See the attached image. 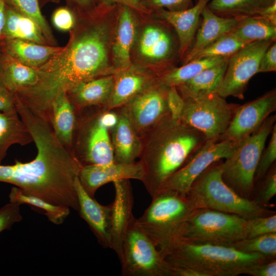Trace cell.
Wrapping results in <instances>:
<instances>
[{
	"mask_svg": "<svg viewBox=\"0 0 276 276\" xmlns=\"http://www.w3.org/2000/svg\"><path fill=\"white\" fill-rule=\"evenodd\" d=\"M274 41L275 39H270L248 43L231 56L217 93L224 98L233 96L243 99L248 82L259 73L263 54Z\"/></svg>",
	"mask_w": 276,
	"mask_h": 276,
	"instance_id": "7c38bea8",
	"label": "cell"
},
{
	"mask_svg": "<svg viewBox=\"0 0 276 276\" xmlns=\"http://www.w3.org/2000/svg\"><path fill=\"white\" fill-rule=\"evenodd\" d=\"M275 109L276 92L274 89L237 107L227 128L219 140L238 143L257 130Z\"/></svg>",
	"mask_w": 276,
	"mask_h": 276,
	"instance_id": "9a60e30c",
	"label": "cell"
},
{
	"mask_svg": "<svg viewBox=\"0 0 276 276\" xmlns=\"http://www.w3.org/2000/svg\"><path fill=\"white\" fill-rule=\"evenodd\" d=\"M201 26L195 36L194 43L184 58L183 64L223 35L231 32L237 26L238 19L222 17L212 12L206 6L201 13Z\"/></svg>",
	"mask_w": 276,
	"mask_h": 276,
	"instance_id": "cb8c5ba5",
	"label": "cell"
},
{
	"mask_svg": "<svg viewBox=\"0 0 276 276\" xmlns=\"http://www.w3.org/2000/svg\"><path fill=\"white\" fill-rule=\"evenodd\" d=\"M145 171L142 163H120L113 162L105 165L82 166L79 175L80 182L86 193L94 197L102 186L121 179L142 181Z\"/></svg>",
	"mask_w": 276,
	"mask_h": 276,
	"instance_id": "2e32d148",
	"label": "cell"
},
{
	"mask_svg": "<svg viewBox=\"0 0 276 276\" xmlns=\"http://www.w3.org/2000/svg\"><path fill=\"white\" fill-rule=\"evenodd\" d=\"M17 111L27 126L37 154L31 161L0 164V182L12 184L25 194L55 205L79 209L75 181L82 165L57 139L49 122L15 100Z\"/></svg>",
	"mask_w": 276,
	"mask_h": 276,
	"instance_id": "7a4b0ae2",
	"label": "cell"
},
{
	"mask_svg": "<svg viewBox=\"0 0 276 276\" xmlns=\"http://www.w3.org/2000/svg\"><path fill=\"white\" fill-rule=\"evenodd\" d=\"M120 108L118 122L110 129L114 159L117 163H133L141 154L143 140L126 113Z\"/></svg>",
	"mask_w": 276,
	"mask_h": 276,
	"instance_id": "7402d4cb",
	"label": "cell"
},
{
	"mask_svg": "<svg viewBox=\"0 0 276 276\" xmlns=\"http://www.w3.org/2000/svg\"><path fill=\"white\" fill-rule=\"evenodd\" d=\"M112 5H98L92 13L76 17L66 45L36 68V83L14 93L16 100L50 123L53 101L75 86L114 74L110 64L111 33L105 16Z\"/></svg>",
	"mask_w": 276,
	"mask_h": 276,
	"instance_id": "6da1fadb",
	"label": "cell"
},
{
	"mask_svg": "<svg viewBox=\"0 0 276 276\" xmlns=\"http://www.w3.org/2000/svg\"><path fill=\"white\" fill-rule=\"evenodd\" d=\"M168 89L157 78L121 107L142 140L157 125L170 117L167 102Z\"/></svg>",
	"mask_w": 276,
	"mask_h": 276,
	"instance_id": "4fadbf2b",
	"label": "cell"
},
{
	"mask_svg": "<svg viewBox=\"0 0 276 276\" xmlns=\"http://www.w3.org/2000/svg\"><path fill=\"white\" fill-rule=\"evenodd\" d=\"M98 113H76L73 152L82 166L105 165L114 162L108 129L100 123Z\"/></svg>",
	"mask_w": 276,
	"mask_h": 276,
	"instance_id": "8fae6325",
	"label": "cell"
},
{
	"mask_svg": "<svg viewBox=\"0 0 276 276\" xmlns=\"http://www.w3.org/2000/svg\"><path fill=\"white\" fill-rule=\"evenodd\" d=\"M115 197L112 204L111 246L119 259L126 234L136 218L132 213L133 196L129 179L113 182Z\"/></svg>",
	"mask_w": 276,
	"mask_h": 276,
	"instance_id": "e0dca14e",
	"label": "cell"
},
{
	"mask_svg": "<svg viewBox=\"0 0 276 276\" xmlns=\"http://www.w3.org/2000/svg\"><path fill=\"white\" fill-rule=\"evenodd\" d=\"M6 39H20L50 45L35 22L5 4V22L0 40Z\"/></svg>",
	"mask_w": 276,
	"mask_h": 276,
	"instance_id": "f1b7e54d",
	"label": "cell"
},
{
	"mask_svg": "<svg viewBox=\"0 0 276 276\" xmlns=\"http://www.w3.org/2000/svg\"><path fill=\"white\" fill-rule=\"evenodd\" d=\"M52 21L54 26L58 30L70 32L75 26L76 17L67 7H60L53 12Z\"/></svg>",
	"mask_w": 276,
	"mask_h": 276,
	"instance_id": "b9f144b4",
	"label": "cell"
},
{
	"mask_svg": "<svg viewBox=\"0 0 276 276\" xmlns=\"http://www.w3.org/2000/svg\"><path fill=\"white\" fill-rule=\"evenodd\" d=\"M66 6L80 17L93 12L97 8V0H65Z\"/></svg>",
	"mask_w": 276,
	"mask_h": 276,
	"instance_id": "bcb514c9",
	"label": "cell"
},
{
	"mask_svg": "<svg viewBox=\"0 0 276 276\" xmlns=\"http://www.w3.org/2000/svg\"><path fill=\"white\" fill-rule=\"evenodd\" d=\"M247 238L276 233L275 214L247 219Z\"/></svg>",
	"mask_w": 276,
	"mask_h": 276,
	"instance_id": "f35d334b",
	"label": "cell"
},
{
	"mask_svg": "<svg viewBox=\"0 0 276 276\" xmlns=\"http://www.w3.org/2000/svg\"><path fill=\"white\" fill-rule=\"evenodd\" d=\"M270 140L266 149L263 150L255 174V180L262 178L276 159V125L274 124Z\"/></svg>",
	"mask_w": 276,
	"mask_h": 276,
	"instance_id": "ab89813d",
	"label": "cell"
},
{
	"mask_svg": "<svg viewBox=\"0 0 276 276\" xmlns=\"http://www.w3.org/2000/svg\"><path fill=\"white\" fill-rule=\"evenodd\" d=\"M170 34L157 25H148L143 30L137 43V52L143 59L152 63L167 61L173 52Z\"/></svg>",
	"mask_w": 276,
	"mask_h": 276,
	"instance_id": "d4e9b609",
	"label": "cell"
},
{
	"mask_svg": "<svg viewBox=\"0 0 276 276\" xmlns=\"http://www.w3.org/2000/svg\"><path fill=\"white\" fill-rule=\"evenodd\" d=\"M228 58L212 57L195 59L183 64L181 66L171 69L158 79L162 84L167 87H177L204 70L216 65Z\"/></svg>",
	"mask_w": 276,
	"mask_h": 276,
	"instance_id": "836d02e7",
	"label": "cell"
},
{
	"mask_svg": "<svg viewBox=\"0 0 276 276\" xmlns=\"http://www.w3.org/2000/svg\"><path fill=\"white\" fill-rule=\"evenodd\" d=\"M98 118L100 123L108 130L113 128L118 121V113H116L111 110H105L99 112Z\"/></svg>",
	"mask_w": 276,
	"mask_h": 276,
	"instance_id": "816d5d0a",
	"label": "cell"
},
{
	"mask_svg": "<svg viewBox=\"0 0 276 276\" xmlns=\"http://www.w3.org/2000/svg\"><path fill=\"white\" fill-rule=\"evenodd\" d=\"M75 188L80 217L86 222L101 246L110 248L112 204H100L84 190L78 177L75 181Z\"/></svg>",
	"mask_w": 276,
	"mask_h": 276,
	"instance_id": "ac0fdd59",
	"label": "cell"
},
{
	"mask_svg": "<svg viewBox=\"0 0 276 276\" xmlns=\"http://www.w3.org/2000/svg\"><path fill=\"white\" fill-rule=\"evenodd\" d=\"M17 111L13 93L4 86L0 88V112L10 113Z\"/></svg>",
	"mask_w": 276,
	"mask_h": 276,
	"instance_id": "f907efd6",
	"label": "cell"
},
{
	"mask_svg": "<svg viewBox=\"0 0 276 276\" xmlns=\"http://www.w3.org/2000/svg\"><path fill=\"white\" fill-rule=\"evenodd\" d=\"M236 146V143L228 140H206L160 190H171L187 195L196 178L213 164L229 157Z\"/></svg>",
	"mask_w": 276,
	"mask_h": 276,
	"instance_id": "5bb4252c",
	"label": "cell"
},
{
	"mask_svg": "<svg viewBox=\"0 0 276 276\" xmlns=\"http://www.w3.org/2000/svg\"><path fill=\"white\" fill-rule=\"evenodd\" d=\"M275 121V115L268 117L257 130L236 143L231 155L222 162L223 179L243 198L250 199L256 170Z\"/></svg>",
	"mask_w": 276,
	"mask_h": 276,
	"instance_id": "52a82bcc",
	"label": "cell"
},
{
	"mask_svg": "<svg viewBox=\"0 0 276 276\" xmlns=\"http://www.w3.org/2000/svg\"><path fill=\"white\" fill-rule=\"evenodd\" d=\"M76 122L74 108L66 93H62L52 103L50 123L57 139L74 155L73 138Z\"/></svg>",
	"mask_w": 276,
	"mask_h": 276,
	"instance_id": "484cf974",
	"label": "cell"
},
{
	"mask_svg": "<svg viewBox=\"0 0 276 276\" xmlns=\"http://www.w3.org/2000/svg\"><path fill=\"white\" fill-rule=\"evenodd\" d=\"M148 8L152 11L160 9L170 11H179L190 8L192 0H145Z\"/></svg>",
	"mask_w": 276,
	"mask_h": 276,
	"instance_id": "f6af8a7d",
	"label": "cell"
},
{
	"mask_svg": "<svg viewBox=\"0 0 276 276\" xmlns=\"http://www.w3.org/2000/svg\"><path fill=\"white\" fill-rule=\"evenodd\" d=\"M162 254L170 266L189 268L199 276L246 274L250 266L273 260L260 254L244 252L232 247L195 244L181 240Z\"/></svg>",
	"mask_w": 276,
	"mask_h": 276,
	"instance_id": "277c9868",
	"label": "cell"
},
{
	"mask_svg": "<svg viewBox=\"0 0 276 276\" xmlns=\"http://www.w3.org/2000/svg\"><path fill=\"white\" fill-rule=\"evenodd\" d=\"M246 274L252 276H275L276 260L255 264L247 269Z\"/></svg>",
	"mask_w": 276,
	"mask_h": 276,
	"instance_id": "681fc988",
	"label": "cell"
},
{
	"mask_svg": "<svg viewBox=\"0 0 276 276\" xmlns=\"http://www.w3.org/2000/svg\"><path fill=\"white\" fill-rule=\"evenodd\" d=\"M167 102L171 119L180 121L184 107V100L176 86L169 87Z\"/></svg>",
	"mask_w": 276,
	"mask_h": 276,
	"instance_id": "ee69618b",
	"label": "cell"
},
{
	"mask_svg": "<svg viewBox=\"0 0 276 276\" xmlns=\"http://www.w3.org/2000/svg\"><path fill=\"white\" fill-rule=\"evenodd\" d=\"M157 78L144 69L133 66L114 74L112 90L106 110L121 108L151 85Z\"/></svg>",
	"mask_w": 276,
	"mask_h": 276,
	"instance_id": "d6986e66",
	"label": "cell"
},
{
	"mask_svg": "<svg viewBox=\"0 0 276 276\" xmlns=\"http://www.w3.org/2000/svg\"><path fill=\"white\" fill-rule=\"evenodd\" d=\"M114 74L81 83L66 91L75 112L90 107L106 106L110 99Z\"/></svg>",
	"mask_w": 276,
	"mask_h": 276,
	"instance_id": "603a6c76",
	"label": "cell"
},
{
	"mask_svg": "<svg viewBox=\"0 0 276 276\" xmlns=\"http://www.w3.org/2000/svg\"><path fill=\"white\" fill-rule=\"evenodd\" d=\"M276 71V43L274 41L267 49L261 59L259 73Z\"/></svg>",
	"mask_w": 276,
	"mask_h": 276,
	"instance_id": "c3c4849f",
	"label": "cell"
},
{
	"mask_svg": "<svg viewBox=\"0 0 276 276\" xmlns=\"http://www.w3.org/2000/svg\"><path fill=\"white\" fill-rule=\"evenodd\" d=\"M231 247L246 253H258L274 259L276 258V233L247 238Z\"/></svg>",
	"mask_w": 276,
	"mask_h": 276,
	"instance_id": "8d00e7d4",
	"label": "cell"
},
{
	"mask_svg": "<svg viewBox=\"0 0 276 276\" xmlns=\"http://www.w3.org/2000/svg\"><path fill=\"white\" fill-rule=\"evenodd\" d=\"M61 0H39L40 6H44L49 3H59Z\"/></svg>",
	"mask_w": 276,
	"mask_h": 276,
	"instance_id": "db71d44e",
	"label": "cell"
},
{
	"mask_svg": "<svg viewBox=\"0 0 276 276\" xmlns=\"http://www.w3.org/2000/svg\"><path fill=\"white\" fill-rule=\"evenodd\" d=\"M266 174L262 185L254 199L259 205L264 207H265L276 194L275 167H272Z\"/></svg>",
	"mask_w": 276,
	"mask_h": 276,
	"instance_id": "60d3db41",
	"label": "cell"
},
{
	"mask_svg": "<svg viewBox=\"0 0 276 276\" xmlns=\"http://www.w3.org/2000/svg\"><path fill=\"white\" fill-rule=\"evenodd\" d=\"M215 162L194 181L187 196L194 209H209L234 214L246 219L275 213L254 199L239 195L224 181L222 162Z\"/></svg>",
	"mask_w": 276,
	"mask_h": 276,
	"instance_id": "8992f818",
	"label": "cell"
},
{
	"mask_svg": "<svg viewBox=\"0 0 276 276\" xmlns=\"http://www.w3.org/2000/svg\"><path fill=\"white\" fill-rule=\"evenodd\" d=\"M10 202L19 205L26 204L43 211L49 220L54 224H62L70 213V208L55 205L40 198L25 194L19 188H11L9 195Z\"/></svg>",
	"mask_w": 276,
	"mask_h": 276,
	"instance_id": "e575fe53",
	"label": "cell"
},
{
	"mask_svg": "<svg viewBox=\"0 0 276 276\" xmlns=\"http://www.w3.org/2000/svg\"><path fill=\"white\" fill-rule=\"evenodd\" d=\"M247 237L246 219L234 214L197 209L186 220L178 240L231 247Z\"/></svg>",
	"mask_w": 276,
	"mask_h": 276,
	"instance_id": "ba28073f",
	"label": "cell"
},
{
	"mask_svg": "<svg viewBox=\"0 0 276 276\" xmlns=\"http://www.w3.org/2000/svg\"><path fill=\"white\" fill-rule=\"evenodd\" d=\"M228 58L204 70L185 83L177 86L183 98L218 93L226 69Z\"/></svg>",
	"mask_w": 276,
	"mask_h": 276,
	"instance_id": "f546056e",
	"label": "cell"
},
{
	"mask_svg": "<svg viewBox=\"0 0 276 276\" xmlns=\"http://www.w3.org/2000/svg\"><path fill=\"white\" fill-rule=\"evenodd\" d=\"M206 141L201 132L171 117L143 139L142 182L151 197Z\"/></svg>",
	"mask_w": 276,
	"mask_h": 276,
	"instance_id": "3957f363",
	"label": "cell"
},
{
	"mask_svg": "<svg viewBox=\"0 0 276 276\" xmlns=\"http://www.w3.org/2000/svg\"><path fill=\"white\" fill-rule=\"evenodd\" d=\"M183 99L180 121L201 132L206 140H219L227 128L236 106L228 103L217 93Z\"/></svg>",
	"mask_w": 276,
	"mask_h": 276,
	"instance_id": "9c48e42d",
	"label": "cell"
},
{
	"mask_svg": "<svg viewBox=\"0 0 276 276\" xmlns=\"http://www.w3.org/2000/svg\"><path fill=\"white\" fill-rule=\"evenodd\" d=\"M19 206L17 203L10 202L0 209V233L22 220Z\"/></svg>",
	"mask_w": 276,
	"mask_h": 276,
	"instance_id": "7bdbcfd3",
	"label": "cell"
},
{
	"mask_svg": "<svg viewBox=\"0 0 276 276\" xmlns=\"http://www.w3.org/2000/svg\"><path fill=\"white\" fill-rule=\"evenodd\" d=\"M32 142V135L17 111L0 112V164L12 145L25 146Z\"/></svg>",
	"mask_w": 276,
	"mask_h": 276,
	"instance_id": "4dcf8cb0",
	"label": "cell"
},
{
	"mask_svg": "<svg viewBox=\"0 0 276 276\" xmlns=\"http://www.w3.org/2000/svg\"><path fill=\"white\" fill-rule=\"evenodd\" d=\"M98 5L106 4L127 6L141 15H148L152 11L147 6L145 0H97Z\"/></svg>",
	"mask_w": 276,
	"mask_h": 276,
	"instance_id": "7dc6e473",
	"label": "cell"
},
{
	"mask_svg": "<svg viewBox=\"0 0 276 276\" xmlns=\"http://www.w3.org/2000/svg\"><path fill=\"white\" fill-rule=\"evenodd\" d=\"M5 6L4 0H0V38L5 22Z\"/></svg>",
	"mask_w": 276,
	"mask_h": 276,
	"instance_id": "f5cc1de1",
	"label": "cell"
},
{
	"mask_svg": "<svg viewBox=\"0 0 276 276\" xmlns=\"http://www.w3.org/2000/svg\"><path fill=\"white\" fill-rule=\"evenodd\" d=\"M0 66L3 85L13 93L31 87L37 82L36 68L21 63L1 46Z\"/></svg>",
	"mask_w": 276,
	"mask_h": 276,
	"instance_id": "83f0119b",
	"label": "cell"
},
{
	"mask_svg": "<svg viewBox=\"0 0 276 276\" xmlns=\"http://www.w3.org/2000/svg\"><path fill=\"white\" fill-rule=\"evenodd\" d=\"M119 260L123 276H172L160 250L134 223L126 234Z\"/></svg>",
	"mask_w": 276,
	"mask_h": 276,
	"instance_id": "30bf717a",
	"label": "cell"
},
{
	"mask_svg": "<svg viewBox=\"0 0 276 276\" xmlns=\"http://www.w3.org/2000/svg\"><path fill=\"white\" fill-rule=\"evenodd\" d=\"M247 44L230 32L201 50L192 60L212 57H229Z\"/></svg>",
	"mask_w": 276,
	"mask_h": 276,
	"instance_id": "74e56055",
	"label": "cell"
},
{
	"mask_svg": "<svg viewBox=\"0 0 276 276\" xmlns=\"http://www.w3.org/2000/svg\"><path fill=\"white\" fill-rule=\"evenodd\" d=\"M276 0H211L208 7L215 14L222 16L239 18L261 15Z\"/></svg>",
	"mask_w": 276,
	"mask_h": 276,
	"instance_id": "1f68e13d",
	"label": "cell"
},
{
	"mask_svg": "<svg viewBox=\"0 0 276 276\" xmlns=\"http://www.w3.org/2000/svg\"><path fill=\"white\" fill-rule=\"evenodd\" d=\"M119 6L114 37L111 47L116 72L132 65L130 53L136 36L135 12L127 6Z\"/></svg>",
	"mask_w": 276,
	"mask_h": 276,
	"instance_id": "ffe728a7",
	"label": "cell"
},
{
	"mask_svg": "<svg viewBox=\"0 0 276 276\" xmlns=\"http://www.w3.org/2000/svg\"><path fill=\"white\" fill-rule=\"evenodd\" d=\"M238 19V24L231 33L243 42L248 43L275 39L276 25L266 18L260 15H254Z\"/></svg>",
	"mask_w": 276,
	"mask_h": 276,
	"instance_id": "d6a6232c",
	"label": "cell"
},
{
	"mask_svg": "<svg viewBox=\"0 0 276 276\" xmlns=\"http://www.w3.org/2000/svg\"><path fill=\"white\" fill-rule=\"evenodd\" d=\"M3 80H2V70L0 66V88H1L2 86H3Z\"/></svg>",
	"mask_w": 276,
	"mask_h": 276,
	"instance_id": "11a10c76",
	"label": "cell"
},
{
	"mask_svg": "<svg viewBox=\"0 0 276 276\" xmlns=\"http://www.w3.org/2000/svg\"><path fill=\"white\" fill-rule=\"evenodd\" d=\"M151 198L134 224L163 253L178 240L186 220L195 209L187 195L175 191L160 190Z\"/></svg>",
	"mask_w": 276,
	"mask_h": 276,
	"instance_id": "5b68a950",
	"label": "cell"
},
{
	"mask_svg": "<svg viewBox=\"0 0 276 276\" xmlns=\"http://www.w3.org/2000/svg\"><path fill=\"white\" fill-rule=\"evenodd\" d=\"M4 1L6 5L12 9L35 22L50 45H57L51 28L41 12L39 0H4Z\"/></svg>",
	"mask_w": 276,
	"mask_h": 276,
	"instance_id": "d590c367",
	"label": "cell"
},
{
	"mask_svg": "<svg viewBox=\"0 0 276 276\" xmlns=\"http://www.w3.org/2000/svg\"><path fill=\"white\" fill-rule=\"evenodd\" d=\"M211 0H198L195 5L179 11L164 9L156 10L157 14L172 26L177 36L179 53L182 57L192 45L204 8Z\"/></svg>",
	"mask_w": 276,
	"mask_h": 276,
	"instance_id": "44dd1931",
	"label": "cell"
},
{
	"mask_svg": "<svg viewBox=\"0 0 276 276\" xmlns=\"http://www.w3.org/2000/svg\"><path fill=\"white\" fill-rule=\"evenodd\" d=\"M0 46L21 63L35 68L43 65L63 48L20 39L0 40Z\"/></svg>",
	"mask_w": 276,
	"mask_h": 276,
	"instance_id": "4316f807",
	"label": "cell"
}]
</instances>
